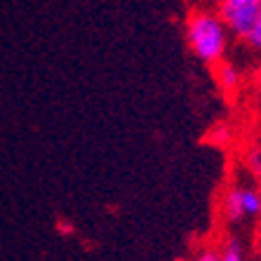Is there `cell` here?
I'll list each match as a JSON object with an SVG mask.
<instances>
[{
    "mask_svg": "<svg viewBox=\"0 0 261 261\" xmlns=\"http://www.w3.org/2000/svg\"><path fill=\"white\" fill-rule=\"evenodd\" d=\"M231 40V31L219 12H193L186 21V43L191 52L205 64H219L224 59Z\"/></svg>",
    "mask_w": 261,
    "mask_h": 261,
    "instance_id": "obj_1",
    "label": "cell"
},
{
    "mask_svg": "<svg viewBox=\"0 0 261 261\" xmlns=\"http://www.w3.org/2000/svg\"><path fill=\"white\" fill-rule=\"evenodd\" d=\"M219 17L224 19L231 36L247 38L261 17V0H219Z\"/></svg>",
    "mask_w": 261,
    "mask_h": 261,
    "instance_id": "obj_2",
    "label": "cell"
},
{
    "mask_svg": "<svg viewBox=\"0 0 261 261\" xmlns=\"http://www.w3.org/2000/svg\"><path fill=\"white\" fill-rule=\"evenodd\" d=\"M224 217L231 224H240L245 219H254L261 214V193L247 186H233L221 202Z\"/></svg>",
    "mask_w": 261,
    "mask_h": 261,
    "instance_id": "obj_3",
    "label": "cell"
},
{
    "mask_svg": "<svg viewBox=\"0 0 261 261\" xmlns=\"http://www.w3.org/2000/svg\"><path fill=\"white\" fill-rule=\"evenodd\" d=\"M217 80H219V87L226 92H233L238 85H240V71H238V66H233V64H221V66L217 68Z\"/></svg>",
    "mask_w": 261,
    "mask_h": 261,
    "instance_id": "obj_4",
    "label": "cell"
},
{
    "mask_svg": "<svg viewBox=\"0 0 261 261\" xmlns=\"http://www.w3.org/2000/svg\"><path fill=\"white\" fill-rule=\"evenodd\" d=\"M221 261H243L245 259V245L240 238L231 236L228 240H224V245H221Z\"/></svg>",
    "mask_w": 261,
    "mask_h": 261,
    "instance_id": "obj_5",
    "label": "cell"
},
{
    "mask_svg": "<svg viewBox=\"0 0 261 261\" xmlns=\"http://www.w3.org/2000/svg\"><path fill=\"white\" fill-rule=\"evenodd\" d=\"M245 40H247L254 49H261V17L256 19V24L252 26V31H249V36L245 38Z\"/></svg>",
    "mask_w": 261,
    "mask_h": 261,
    "instance_id": "obj_6",
    "label": "cell"
},
{
    "mask_svg": "<svg viewBox=\"0 0 261 261\" xmlns=\"http://www.w3.org/2000/svg\"><path fill=\"white\" fill-rule=\"evenodd\" d=\"M249 165L254 167V172L261 170V153H259V151H254L252 155H249Z\"/></svg>",
    "mask_w": 261,
    "mask_h": 261,
    "instance_id": "obj_7",
    "label": "cell"
},
{
    "mask_svg": "<svg viewBox=\"0 0 261 261\" xmlns=\"http://www.w3.org/2000/svg\"><path fill=\"white\" fill-rule=\"evenodd\" d=\"M256 176H259V193H261V170L256 172Z\"/></svg>",
    "mask_w": 261,
    "mask_h": 261,
    "instance_id": "obj_8",
    "label": "cell"
}]
</instances>
